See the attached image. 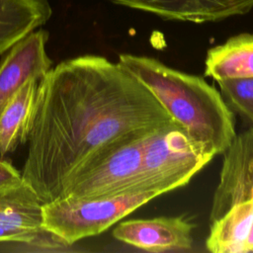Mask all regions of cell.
Returning a JSON list of instances; mask_svg holds the SVG:
<instances>
[{"label": "cell", "mask_w": 253, "mask_h": 253, "mask_svg": "<svg viewBox=\"0 0 253 253\" xmlns=\"http://www.w3.org/2000/svg\"><path fill=\"white\" fill-rule=\"evenodd\" d=\"M172 122L119 62L96 54L68 58L39 82L23 181L42 203L58 199L73 173L101 148Z\"/></svg>", "instance_id": "cell-1"}, {"label": "cell", "mask_w": 253, "mask_h": 253, "mask_svg": "<svg viewBox=\"0 0 253 253\" xmlns=\"http://www.w3.org/2000/svg\"><path fill=\"white\" fill-rule=\"evenodd\" d=\"M118 62L192 137L214 155L223 154L236 135L235 115L217 89L204 78L172 68L154 57L122 53Z\"/></svg>", "instance_id": "cell-2"}, {"label": "cell", "mask_w": 253, "mask_h": 253, "mask_svg": "<svg viewBox=\"0 0 253 253\" xmlns=\"http://www.w3.org/2000/svg\"><path fill=\"white\" fill-rule=\"evenodd\" d=\"M214 156L177 123L157 127L142 139L135 192L160 196L184 187Z\"/></svg>", "instance_id": "cell-3"}, {"label": "cell", "mask_w": 253, "mask_h": 253, "mask_svg": "<svg viewBox=\"0 0 253 253\" xmlns=\"http://www.w3.org/2000/svg\"><path fill=\"white\" fill-rule=\"evenodd\" d=\"M159 197L154 192L109 198L60 197L42 206V225L63 245L98 235Z\"/></svg>", "instance_id": "cell-4"}, {"label": "cell", "mask_w": 253, "mask_h": 253, "mask_svg": "<svg viewBox=\"0 0 253 253\" xmlns=\"http://www.w3.org/2000/svg\"><path fill=\"white\" fill-rule=\"evenodd\" d=\"M146 134L124 138L101 148L68 179L61 197L109 198L136 193L141 144Z\"/></svg>", "instance_id": "cell-5"}, {"label": "cell", "mask_w": 253, "mask_h": 253, "mask_svg": "<svg viewBox=\"0 0 253 253\" xmlns=\"http://www.w3.org/2000/svg\"><path fill=\"white\" fill-rule=\"evenodd\" d=\"M230 210L253 212V127L236 134L223 152L210 222Z\"/></svg>", "instance_id": "cell-6"}, {"label": "cell", "mask_w": 253, "mask_h": 253, "mask_svg": "<svg viewBox=\"0 0 253 253\" xmlns=\"http://www.w3.org/2000/svg\"><path fill=\"white\" fill-rule=\"evenodd\" d=\"M42 204L25 182L0 190V243H22L45 248L63 245L43 229Z\"/></svg>", "instance_id": "cell-7"}, {"label": "cell", "mask_w": 253, "mask_h": 253, "mask_svg": "<svg viewBox=\"0 0 253 253\" xmlns=\"http://www.w3.org/2000/svg\"><path fill=\"white\" fill-rule=\"evenodd\" d=\"M194 228L195 224L185 215L137 218L120 222L113 236L148 252L180 251L192 248Z\"/></svg>", "instance_id": "cell-8"}, {"label": "cell", "mask_w": 253, "mask_h": 253, "mask_svg": "<svg viewBox=\"0 0 253 253\" xmlns=\"http://www.w3.org/2000/svg\"><path fill=\"white\" fill-rule=\"evenodd\" d=\"M48 33L36 30L13 45L0 60V112L30 79H41L52 66L46 52Z\"/></svg>", "instance_id": "cell-9"}, {"label": "cell", "mask_w": 253, "mask_h": 253, "mask_svg": "<svg viewBox=\"0 0 253 253\" xmlns=\"http://www.w3.org/2000/svg\"><path fill=\"white\" fill-rule=\"evenodd\" d=\"M114 4L154 14L165 20L196 24L244 15L253 0H108Z\"/></svg>", "instance_id": "cell-10"}, {"label": "cell", "mask_w": 253, "mask_h": 253, "mask_svg": "<svg viewBox=\"0 0 253 253\" xmlns=\"http://www.w3.org/2000/svg\"><path fill=\"white\" fill-rule=\"evenodd\" d=\"M204 75L216 82L253 78V34L242 33L207 51Z\"/></svg>", "instance_id": "cell-11"}, {"label": "cell", "mask_w": 253, "mask_h": 253, "mask_svg": "<svg viewBox=\"0 0 253 253\" xmlns=\"http://www.w3.org/2000/svg\"><path fill=\"white\" fill-rule=\"evenodd\" d=\"M47 0H0V56L51 17Z\"/></svg>", "instance_id": "cell-12"}, {"label": "cell", "mask_w": 253, "mask_h": 253, "mask_svg": "<svg viewBox=\"0 0 253 253\" xmlns=\"http://www.w3.org/2000/svg\"><path fill=\"white\" fill-rule=\"evenodd\" d=\"M39 80H28L4 105L0 112V156L14 152L27 143Z\"/></svg>", "instance_id": "cell-13"}, {"label": "cell", "mask_w": 253, "mask_h": 253, "mask_svg": "<svg viewBox=\"0 0 253 253\" xmlns=\"http://www.w3.org/2000/svg\"><path fill=\"white\" fill-rule=\"evenodd\" d=\"M217 84L228 108L253 127V78L225 80Z\"/></svg>", "instance_id": "cell-14"}, {"label": "cell", "mask_w": 253, "mask_h": 253, "mask_svg": "<svg viewBox=\"0 0 253 253\" xmlns=\"http://www.w3.org/2000/svg\"><path fill=\"white\" fill-rule=\"evenodd\" d=\"M23 177L21 171L16 169L13 164L3 159V157L0 158V190L13 188L20 186L23 183Z\"/></svg>", "instance_id": "cell-15"}]
</instances>
